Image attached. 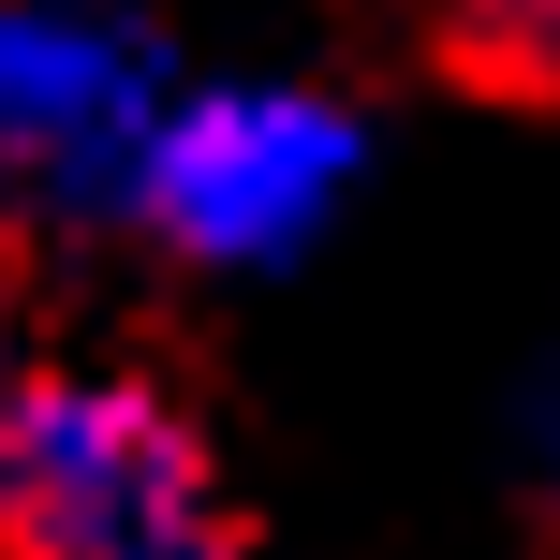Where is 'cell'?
I'll list each match as a JSON object with an SVG mask.
<instances>
[{"mask_svg":"<svg viewBox=\"0 0 560 560\" xmlns=\"http://www.w3.org/2000/svg\"><path fill=\"white\" fill-rule=\"evenodd\" d=\"M0 384H15V325H0Z\"/></svg>","mask_w":560,"mask_h":560,"instance_id":"cell-6","label":"cell"},{"mask_svg":"<svg viewBox=\"0 0 560 560\" xmlns=\"http://www.w3.org/2000/svg\"><path fill=\"white\" fill-rule=\"evenodd\" d=\"M502 457H516V502L560 516V325L532 339V369H516V398H502Z\"/></svg>","mask_w":560,"mask_h":560,"instance_id":"cell-4","label":"cell"},{"mask_svg":"<svg viewBox=\"0 0 560 560\" xmlns=\"http://www.w3.org/2000/svg\"><path fill=\"white\" fill-rule=\"evenodd\" d=\"M0 560H252L207 428L148 369L15 354L0 384Z\"/></svg>","mask_w":560,"mask_h":560,"instance_id":"cell-1","label":"cell"},{"mask_svg":"<svg viewBox=\"0 0 560 560\" xmlns=\"http://www.w3.org/2000/svg\"><path fill=\"white\" fill-rule=\"evenodd\" d=\"M457 45H472L487 74L560 89V0H457Z\"/></svg>","mask_w":560,"mask_h":560,"instance_id":"cell-5","label":"cell"},{"mask_svg":"<svg viewBox=\"0 0 560 560\" xmlns=\"http://www.w3.org/2000/svg\"><path fill=\"white\" fill-rule=\"evenodd\" d=\"M369 192V104L325 74H177L133 163V236L192 280L310 266Z\"/></svg>","mask_w":560,"mask_h":560,"instance_id":"cell-2","label":"cell"},{"mask_svg":"<svg viewBox=\"0 0 560 560\" xmlns=\"http://www.w3.org/2000/svg\"><path fill=\"white\" fill-rule=\"evenodd\" d=\"M177 104V45L133 0H0V207L133 222V163Z\"/></svg>","mask_w":560,"mask_h":560,"instance_id":"cell-3","label":"cell"}]
</instances>
